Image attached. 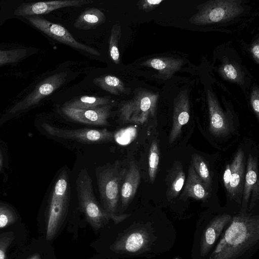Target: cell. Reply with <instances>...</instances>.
<instances>
[{"instance_id":"cell-19","label":"cell","mask_w":259,"mask_h":259,"mask_svg":"<svg viewBox=\"0 0 259 259\" xmlns=\"http://www.w3.org/2000/svg\"><path fill=\"white\" fill-rule=\"evenodd\" d=\"M181 195V198H192L196 200H206L209 191L196 172L192 164L189 166L187 180Z\"/></svg>"},{"instance_id":"cell-12","label":"cell","mask_w":259,"mask_h":259,"mask_svg":"<svg viewBox=\"0 0 259 259\" xmlns=\"http://www.w3.org/2000/svg\"><path fill=\"white\" fill-rule=\"evenodd\" d=\"M90 0H64L37 3H25L14 11L17 16H31L49 13L54 10L67 7H80L93 3Z\"/></svg>"},{"instance_id":"cell-31","label":"cell","mask_w":259,"mask_h":259,"mask_svg":"<svg viewBox=\"0 0 259 259\" xmlns=\"http://www.w3.org/2000/svg\"><path fill=\"white\" fill-rule=\"evenodd\" d=\"M15 238L13 232L0 234V259H7V251Z\"/></svg>"},{"instance_id":"cell-9","label":"cell","mask_w":259,"mask_h":259,"mask_svg":"<svg viewBox=\"0 0 259 259\" xmlns=\"http://www.w3.org/2000/svg\"><path fill=\"white\" fill-rule=\"evenodd\" d=\"M67 74L60 72L53 74L39 82L34 90L24 99L18 102L9 110L15 113L27 109L38 104L41 100L52 94L65 82Z\"/></svg>"},{"instance_id":"cell-38","label":"cell","mask_w":259,"mask_h":259,"mask_svg":"<svg viewBox=\"0 0 259 259\" xmlns=\"http://www.w3.org/2000/svg\"><path fill=\"white\" fill-rule=\"evenodd\" d=\"M176 259H178V258H176Z\"/></svg>"},{"instance_id":"cell-24","label":"cell","mask_w":259,"mask_h":259,"mask_svg":"<svg viewBox=\"0 0 259 259\" xmlns=\"http://www.w3.org/2000/svg\"><path fill=\"white\" fill-rule=\"evenodd\" d=\"M93 83L100 88L114 95H121L127 93V89L121 79L115 76L106 75L95 78Z\"/></svg>"},{"instance_id":"cell-28","label":"cell","mask_w":259,"mask_h":259,"mask_svg":"<svg viewBox=\"0 0 259 259\" xmlns=\"http://www.w3.org/2000/svg\"><path fill=\"white\" fill-rule=\"evenodd\" d=\"M159 161V151L157 142L153 141L149 153L148 174L152 183L155 181Z\"/></svg>"},{"instance_id":"cell-25","label":"cell","mask_w":259,"mask_h":259,"mask_svg":"<svg viewBox=\"0 0 259 259\" xmlns=\"http://www.w3.org/2000/svg\"><path fill=\"white\" fill-rule=\"evenodd\" d=\"M219 72L228 81L239 84L243 83V74L239 65L234 61H224L219 68Z\"/></svg>"},{"instance_id":"cell-22","label":"cell","mask_w":259,"mask_h":259,"mask_svg":"<svg viewBox=\"0 0 259 259\" xmlns=\"http://www.w3.org/2000/svg\"><path fill=\"white\" fill-rule=\"evenodd\" d=\"M104 13L97 8H91L84 11L74 23L76 28L82 30L94 29L105 22Z\"/></svg>"},{"instance_id":"cell-7","label":"cell","mask_w":259,"mask_h":259,"mask_svg":"<svg viewBox=\"0 0 259 259\" xmlns=\"http://www.w3.org/2000/svg\"><path fill=\"white\" fill-rule=\"evenodd\" d=\"M25 18L35 28L58 41L75 49L95 56H100V53L96 49L77 41L63 26L38 16H26Z\"/></svg>"},{"instance_id":"cell-23","label":"cell","mask_w":259,"mask_h":259,"mask_svg":"<svg viewBox=\"0 0 259 259\" xmlns=\"http://www.w3.org/2000/svg\"><path fill=\"white\" fill-rule=\"evenodd\" d=\"M109 97L81 96L65 102L63 106L81 109H93L110 104Z\"/></svg>"},{"instance_id":"cell-30","label":"cell","mask_w":259,"mask_h":259,"mask_svg":"<svg viewBox=\"0 0 259 259\" xmlns=\"http://www.w3.org/2000/svg\"><path fill=\"white\" fill-rule=\"evenodd\" d=\"M17 220V215L11 207L0 204V229L11 225Z\"/></svg>"},{"instance_id":"cell-36","label":"cell","mask_w":259,"mask_h":259,"mask_svg":"<svg viewBox=\"0 0 259 259\" xmlns=\"http://www.w3.org/2000/svg\"><path fill=\"white\" fill-rule=\"evenodd\" d=\"M28 259H41L40 256L38 253H35L31 256Z\"/></svg>"},{"instance_id":"cell-21","label":"cell","mask_w":259,"mask_h":259,"mask_svg":"<svg viewBox=\"0 0 259 259\" xmlns=\"http://www.w3.org/2000/svg\"><path fill=\"white\" fill-rule=\"evenodd\" d=\"M183 60L167 57H158L147 60L141 65L153 68L167 78H170L183 65Z\"/></svg>"},{"instance_id":"cell-16","label":"cell","mask_w":259,"mask_h":259,"mask_svg":"<svg viewBox=\"0 0 259 259\" xmlns=\"http://www.w3.org/2000/svg\"><path fill=\"white\" fill-rule=\"evenodd\" d=\"M231 220L230 215L223 214L218 215L210 222L201 236L200 254L202 256L208 253L225 227Z\"/></svg>"},{"instance_id":"cell-1","label":"cell","mask_w":259,"mask_h":259,"mask_svg":"<svg viewBox=\"0 0 259 259\" xmlns=\"http://www.w3.org/2000/svg\"><path fill=\"white\" fill-rule=\"evenodd\" d=\"M259 239V217L246 213L234 216L209 259H236Z\"/></svg>"},{"instance_id":"cell-20","label":"cell","mask_w":259,"mask_h":259,"mask_svg":"<svg viewBox=\"0 0 259 259\" xmlns=\"http://www.w3.org/2000/svg\"><path fill=\"white\" fill-rule=\"evenodd\" d=\"M185 174L182 164L175 161L169 169L165 179L167 186L166 197L168 200L179 195L185 184Z\"/></svg>"},{"instance_id":"cell-26","label":"cell","mask_w":259,"mask_h":259,"mask_svg":"<svg viewBox=\"0 0 259 259\" xmlns=\"http://www.w3.org/2000/svg\"><path fill=\"white\" fill-rule=\"evenodd\" d=\"M192 165L201 180L209 191L211 187V178L209 171L203 158L199 154L192 155Z\"/></svg>"},{"instance_id":"cell-35","label":"cell","mask_w":259,"mask_h":259,"mask_svg":"<svg viewBox=\"0 0 259 259\" xmlns=\"http://www.w3.org/2000/svg\"><path fill=\"white\" fill-rule=\"evenodd\" d=\"M250 53L257 64L259 63V44L258 39L251 46L250 49Z\"/></svg>"},{"instance_id":"cell-3","label":"cell","mask_w":259,"mask_h":259,"mask_svg":"<svg viewBox=\"0 0 259 259\" xmlns=\"http://www.w3.org/2000/svg\"><path fill=\"white\" fill-rule=\"evenodd\" d=\"M70 188L68 172L62 170L51 191L47 214L46 238L52 239L57 233L68 210Z\"/></svg>"},{"instance_id":"cell-17","label":"cell","mask_w":259,"mask_h":259,"mask_svg":"<svg viewBox=\"0 0 259 259\" xmlns=\"http://www.w3.org/2000/svg\"><path fill=\"white\" fill-rule=\"evenodd\" d=\"M149 242V235L144 230L132 231L117 240L112 245L113 250L122 253H135L144 249Z\"/></svg>"},{"instance_id":"cell-15","label":"cell","mask_w":259,"mask_h":259,"mask_svg":"<svg viewBox=\"0 0 259 259\" xmlns=\"http://www.w3.org/2000/svg\"><path fill=\"white\" fill-rule=\"evenodd\" d=\"M230 164V180L228 194L231 198L239 200L240 203L245 178V156L241 148L237 151Z\"/></svg>"},{"instance_id":"cell-34","label":"cell","mask_w":259,"mask_h":259,"mask_svg":"<svg viewBox=\"0 0 259 259\" xmlns=\"http://www.w3.org/2000/svg\"><path fill=\"white\" fill-rule=\"evenodd\" d=\"M230 164H228L226 165V168L223 175V183L224 186L228 193L230 187Z\"/></svg>"},{"instance_id":"cell-6","label":"cell","mask_w":259,"mask_h":259,"mask_svg":"<svg viewBox=\"0 0 259 259\" xmlns=\"http://www.w3.org/2000/svg\"><path fill=\"white\" fill-rule=\"evenodd\" d=\"M244 9L238 0H214L203 4L199 12L190 20L197 25L220 23L240 15Z\"/></svg>"},{"instance_id":"cell-18","label":"cell","mask_w":259,"mask_h":259,"mask_svg":"<svg viewBox=\"0 0 259 259\" xmlns=\"http://www.w3.org/2000/svg\"><path fill=\"white\" fill-rule=\"evenodd\" d=\"M141 180L139 168L131 161L122 183L120 199L122 207H126L135 197Z\"/></svg>"},{"instance_id":"cell-4","label":"cell","mask_w":259,"mask_h":259,"mask_svg":"<svg viewBox=\"0 0 259 259\" xmlns=\"http://www.w3.org/2000/svg\"><path fill=\"white\" fill-rule=\"evenodd\" d=\"M76 185L80 209L84 213L87 221L95 229H100L110 219L96 199L92 180L85 168L81 169L79 172Z\"/></svg>"},{"instance_id":"cell-14","label":"cell","mask_w":259,"mask_h":259,"mask_svg":"<svg viewBox=\"0 0 259 259\" xmlns=\"http://www.w3.org/2000/svg\"><path fill=\"white\" fill-rule=\"evenodd\" d=\"M207 100L209 116V130L217 137L228 135L231 131V123L221 108L214 95L208 90Z\"/></svg>"},{"instance_id":"cell-27","label":"cell","mask_w":259,"mask_h":259,"mask_svg":"<svg viewBox=\"0 0 259 259\" xmlns=\"http://www.w3.org/2000/svg\"><path fill=\"white\" fill-rule=\"evenodd\" d=\"M121 35V29L119 24L113 25L109 41V54L111 60L116 64L120 63V54L118 42Z\"/></svg>"},{"instance_id":"cell-13","label":"cell","mask_w":259,"mask_h":259,"mask_svg":"<svg viewBox=\"0 0 259 259\" xmlns=\"http://www.w3.org/2000/svg\"><path fill=\"white\" fill-rule=\"evenodd\" d=\"M190 118V105L186 90L180 92L174 102L172 124L168 137V143L171 144L180 136L182 127Z\"/></svg>"},{"instance_id":"cell-8","label":"cell","mask_w":259,"mask_h":259,"mask_svg":"<svg viewBox=\"0 0 259 259\" xmlns=\"http://www.w3.org/2000/svg\"><path fill=\"white\" fill-rule=\"evenodd\" d=\"M44 129L49 135L58 138L69 139L86 144H100L112 141L113 133L104 128H80L67 130L58 128L45 123Z\"/></svg>"},{"instance_id":"cell-11","label":"cell","mask_w":259,"mask_h":259,"mask_svg":"<svg viewBox=\"0 0 259 259\" xmlns=\"http://www.w3.org/2000/svg\"><path fill=\"white\" fill-rule=\"evenodd\" d=\"M246 172L245 176L242 194V213H246L249 198V210H251L258 200L259 180L257 158L251 154L248 155Z\"/></svg>"},{"instance_id":"cell-10","label":"cell","mask_w":259,"mask_h":259,"mask_svg":"<svg viewBox=\"0 0 259 259\" xmlns=\"http://www.w3.org/2000/svg\"><path fill=\"white\" fill-rule=\"evenodd\" d=\"M110 104L93 109H81L63 106L62 113L68 118L82 124L104 126L109 124Z\"/></svg>"},{"instance_id":"cell-32","label":"cell","mask_w":259,"mask_h":259,"mask_svg":"<svg viewBox=\"0 0 259 259\" xmlns=\"http://www.w3.org/2000/svg\"><path fill=\"white\" fill-rule=\"evenodd\" d=\"M163 0H142L138 2L139 9L145 12L150 11L157 7Z\"/></svg>"},{"instance_id":"cell-33","label":"cell","mask_w":259,"mask_h":259,"mask_svg":"<svg viewBox=\"0 0 259 259\" xmlns=\"http://www.w3.org/2000/svg\"><path fill=\"white\" fill-rule=\"evenodd\" d=\"M250 103L257 118L259 119V90L257 87H254L252 90Z\"/></svg>"},{"instance_id":"cell-5","label":"cell","mask_w":259,"mask_h":259,"mask_svg":"<svg viewBox=\"0 0 259 259\" xmlns=\"http://www.w3.org/2000/svg\"><path fill=\"white\" fill-rule=\"evenodd\" d=\"M158 94L138 89L133 98L123 101L119 106L118 113L123 123L143 124L155 115Z\"/></svg>"},{"instance_id":"cell-2","label":"cell","mask_w":259,"mask_h":259,"mask_svg":"<svg viewBox=\"0 0 259 259\" xmlns=\"http://www.w3.org/2000/svg\"><path fill=\"white\" fill-rule=\"evenodd\" d=\"M126 169L117 161L99 166L96 170L102 207L115 224L121 222L130 215L118 214L117 212L121 187Z\"/></svg>"},{"instance_id":"cell-29","label":"cell","mask_w":259,"mask_h":259,"mask_svg":"<svg viewBox=\"0 0 259 259\" xmlns=\"http://www.w3.org/2000/svg\"><path fill=\"white\" fill-rule=\"evenodd\" d=\"M25 49H14L10 50H2L0 49V66L15 63L23 58L26 54Z\"/></svg>"},{"instance_id":"cell-37","label":"cell","mask_w":259,"mask_h":259,"mask_svg":"<svg viewBox=\"0 0 259 259\" xmlns=\"http://www.w3.org/2000/svg\"><path fill=\"white\" fill-rule=\"evenodd\" d=\"M3 165V158L2 154L0 151V170H1Z\"/></svg>"}]
</instances>
